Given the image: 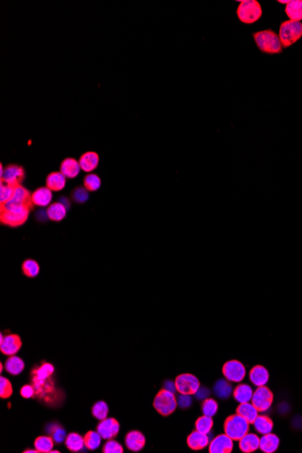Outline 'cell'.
<instances>
[{
	"label": "cell",
	"instance_id": "ba28073f",
	"mask_svg": "<svg viewBox=\"0 0 302 453\" xmlns=\"http://www.w3.org/2000/svg\"><path fill=\"white\" fill-rule=\"evenodd\" d=\"M177 392L183 395H195L200 387V382L191 373H182L176 378Z\"/></svg>",
	"mask_w": 302,
	"mask_h": 453
},
{
	"label": "cell",
	"instance_id": "e575fe53",
	"mask_svg": "<svg viewBox=\"0 0 302 453\" xmlns=\"http://www.w3.org/2000/svg\"><path fill=\"white\" fill-rule=\"evenodd\" d=\"M22 271L28 278H35L40 272V266L36 261L27 259L22 264Z\"/></svg>",
	"mask_w": 302,
	"mask_h": 453
},
{
	"label": "cell",
	"instance_id": "d6a6232c",
	"mask_svg": "<svg viewBox=\"0 0 302 453\" xmlns=\"http://www.w3.org/2000/svg\"><path fill=\"white\" fill-rule=\"evenodd\" d=\"M83 439H84V446L90 450L98 449L102 442L101 434L95 430H89L87 434L83 436Z\"/></svg>",
	"mask_w": 302,
	"mask_h": 453
},
{
	"label": "cell",
	"instance_id": "484cf974",
	"mask_svg": "<svg viewBox=\"0 0 302 453\" xmlns=\"http://www.w3.org/2000/svg\"><path fill=\"white\" fill-rule=\"evenodd\" d=\"M236 413L242 416L249 423H253L259 415V411L253 404L250 403H242L239 404L236 409Z\"/></svg>",
	"mask_w": 302,
	"mask_h": 453
},
{
	"label": "cell",
	"instance_id": "ffe728a7",
	"mask_svg": "<svg viewBox=\"0 0 302 453\" xmlns=\"http://www.w3.org/2000/svg\"><path fill=\"white\" fill-rule=\"evenodd\" d=\"M269 377L270 376L268 370L266 369L265 366L260 365L254 366L250 371V381L257 387L266 385L269 381Z\"/></svg>",
	"mask_w": 302,
	"mask_h": 453
},
{
	"label": "cell",
	"instance_id": "9a60e30c",
	"mask_svg": "<svg viewBox=\"0 0 302 453\" xmlns=\"http://www.w3.org/2000/svg\"><path fill=\"white\" fill-rule=\"evenodd\" d=\"M53 200V191L47 187H42L31 194V201L38 207H48Z\"/></svg>",
	"mask_w": 302,
	"mask_h": 453
},
{
	"label": "cell",
	"instance_id": "603a6c76",
	"mask_svg": "<svg viewBox=\"0 0 302 453\" xmlns=\"http://www.w3.org/2000/svg\"><path fill=\"white\" fill-rule=\"evenodd\" d=\"M67 211L68 209L66 208V206L58 201V202L51 204L47 207L46 213H47L48 219L51 221L61 222L63 221L67 215Z\"/></svg>",
	"mask_w": 302,
	"mask_h": 453
},
{
	"label": "cell",
	"instance_id": "277c9868",
	"mask_svg": "<svg viewBox=\"0 0 302 453\" xmlns=\"http://www.w3.org/2000/svg\"><path fill=\"white\" fill-rule=\"evenodd\" d=\"M279 37L282 47L288 48L302 38V22L285 20L279 25Z\"/></svg>",
	"mask_w": 302,
	"mask_h": 453
},
{
	"label": "cell",
	"instance_id": "cb8c5ba5",
	"mask_svg": "<svg viewBox=\"0 0 302 453\" xmlns=\"http://www.w3.org/2000/svg\"><path fill=\"white\" fill-rule=\"evenodd\" d=\"M279 446V439L276 434H265L261 439H260V447L259 449H261L262 452L265 453H273L275 452L278 449Z\"/></svg>",
	"mask_w": 302,
	"mask_h": 453
},
{
	"label": "cell",
	"instance_id": "5bb4252c",
	"mask_svg": "<svg viewBox=\"0 0 302 453\" xmlns=\"http://www.w3.org/2000/svg\"><path fill=\"white\" fill-rule=\"evenodd\" d=\"M234 448V440L227 434H220L213 439L209 445L210 453H231Z\"/></svg>",
	"mask_w": 302,
	"mask_h": 453
},
{
	"label": "cell",
	"instance_id": "bcb514c9",
	"mask_svg": "<svg viewBox=\"0 0 302 453\" xmlns=\"http://www.w3.org/2000/svg\"><path fill=\"white\" fill-rule=\"evenodd\" d=\"M195 395H196L197 400L204 401L205 399H207L208 396L211 395V391L209 389L206 388L205 386H201L200 385V387L197 390V392Z\"/></svg>",
	"mask_w": 302,
	"mask_h": 453
},
{
	"label": "cell",
	"instance_id": "c3c4849f",
	"mask_svg": "<svg viewBox=\"0 0 302 453\" xmlns=\"http://www.w3.org/2000/svg\"><path fill=\"white\" fill-rule=\"evenodd\" d=\"M164 389H166L167 391H169V392H177V388H176V383L173 381H171V380H167V381L165 382L164 383Z\"/></svg>",
	"mask_w": 302,
	"mask_h": 453
},
{
	"label": "cell",
	"instance_id": "1f68e13d",
	"mask_svg": "<svg viewBox=\"0 0 302 453\" xmlns=\"http://www.w3.org/2000/svg\"><path fill=\"white\" fill-rule=\"evenodd\" d=\"M54 445V440L50 436H39L34 440V448L39 452L50 453Z\"/></svg>",
	"mask_w": 302,
	"mask_h": 453
},
{
	"label": "cell",
	"instance_id": "ac0fdd59",
	"mask_svg": "<svg viewBox=\"0 0 302 453\" xmlns=\"http://www.w3.org/2000/svg\"><path fill=\"white\" fill-rule=\"evenodd\" d=\"M80 167L83 171L91 173L98 168L100 163V156L93 151L83 153L79 160Z\"/></svg>",
	"mask_w": 302,
	"mask_h": 453
},
{
	"label": "cell",
	"instance_id": "4fadbf2b",
	"mask_svg": "<svg viewBox=\"0 0 302 453\" xmlns=\"http://www.w3.org/2000/svg\"><path fill=\"white\" fill-rule=\"evenodd\" d=\"M121 425L117 420L114 418H106L101 421L97 425V431L101 434L102 439L110 440L117 436L120 431Z\"/></svg>",
	"mask_w": 302,
	"mask_h": 453
},
{
	"label": "cell",
	"instance_id": "4316f807",
	"mask_svg": "<svg viewBox=\"0 0 302 453\" xmlns=\"http://www.w3.org/2000/svg\"><path fill=\"white\" fill-rule=\"evenodd\" d=\"M233 395H234V399L237 401L238 403H240V404L249 403L250 401H252V398H253V388L249 385L242 384V385H239L236 386V388L234 390Z\"/></svg>",
	"mask_w": 302,
	"mask_h": 453
},
{
	"label": "cell",
	"instance_id": "5b68a950",
	"mask_svg": "<svg viewBox=\"0 0 302 453\" xmlns=\"http://www.w3.org/2000/svg\"><path fill=\"white\" fill-rule=\"evenodd\" d=\"M236 15L242 23L252 25L261 19L262 15L261 6L256 0H243L236 9Z\"/></svg>",
	"mask_w": 302,
	"mask_h": 453
},
{
	"label": "cell",
	"instance_id": "f5cc1de1",
	"mask_svg": "<svg viewBox=\"0 0 302 453\" xmlns=\"http://www.w3.org/2000/svg\"><path fill=\"white\" fill-rule=\"evenodd\" d=\"M2 370H3V364L1 363V365H0V371L2 372Z\"/></svg>",
	"mask_w": 302,
	"mask_h": 453
},
{
	"label": "cell",
	"instance_id": "60d3db41",
	"mask_svg": "<svg viewBox=\"0 0 302 453\" xmlns=\"http://www.w3.org/2000/svg\"><path fill=\"white\" fill-rule=\"evenodd\" d=\"M217 411H218V404L216 401L212 399V398H207L203 402L202 411L204 415L213 417L216 415Z\"/></svg>",
	"mask_w": 302,
	"mask_h": 453
},
{
	"label": "cell",
	"instance_id": "4dcf8cb0",
	"mask_svg": "<svg viewBox=\"0 0 302 453\" xmlns=\"http://www.w3.org/2000/svg\"><path fill=\"white\" fill-rule=\"evenodd\" d=\"M214 392L220 399H227L233 393V386L227 379H220L215 384Z\"/></svg>",
	"mask_w": 302,
	"mask_h": 453
},
{
	"label": "cell",
	"instance_id": "d4e9b609",
	"mask_svg": "<svg viewBox=\"0 0 302 453\" xmlns=\"http://www.w3.org/2000/svg\"><path fill=\"white\" fill-rule=\"evenodd\" d=\"M285 14L290 20L301 22L302 0H290V2L286 5Z\"/></svg>",
	"mask_w": 302,
	"mask_h": 453
},
{
	"label": "cell",
	"instance_id": "6da1fadb",
	"mask_svg": "<svg viewBox=\"0 0 302 453\" xmlns=\"http://www.w3.org/2000/svg\"><path fill=\"white\" fill-rule=\"evenodd\" d=\"M34 205H23L16 203H6L0 206V222L9 227H19L28 220Z\"/></svg>",
	"mask_w": 302,
	"mask_h": 453
},
{
	"label": "cell",
	"instance_id": "f6af8a7d",
	"mask_svg": "<svg viewBox=\"0 0 302 453\" xmlns=\"http://www.w3.org/2000/svg\"><path fill=\"white\" fill-rule=\"evenodd\" d=\"M193 399L191 398L190 395H183L179 393V396L177 397V402L178 405L182 409H187L191 406L192 404Z\"/></svg>",
	"mask_w": 302,
	"mask_h": 453
},
{
	"label": "cell",
	"instance_id": "44dd1931",
	"mask_svg": "<svg viewBox=\"0 0 302 453\" xmlns=\"http://www.w3.org/2000/svg\"><path fill=\"white\" fill-rule=\"evenodd\" d=\"M260 447V438L255 434H247L239 441V448L242 452L252 453Z\"/></svg>",
	"mask_w": 302,
	"mask_h": 453
},
{
	"label": "cell",
	"instance_id": "52a82bcc",
	"mask_svg": "<svg viewBox=\"0 0 302 453\" xmlns=\"http://www.w3.org/2000/svg\"><path fill=\"white\" fill-rule=\"evenodd\" d=\"M153 406L156 411L162 416H168L172 415L178 406L177 397L175 396L174 392H169L166 389L163 388L160 390L158 395L156 396Z\"/></svg>",
	"mask_w": 302,
	"mask_h": 453
},
{
	"label": "cell",
	"instance_id": "8fae6325",
	"mask_svg": "<svg viewBox=\"0 0 302 453\" xmlns=\"http://www.w3.org/2000/svg\"><path fill=\"white\" fill-rule=\"evenodd\" d=\"M223 373L229 382H242L246 375V369L242 363L237 360H231L223 365Z\"/></svg>",
	"mask_w": 302,
	"mask_h": 453
},
{
	"label": "cell",
	"instance_id": "30bf717a",
	"mask_svg": "<svg viewBox=\"0 0 302 453\" xmlns=\"http://www.w3.org/2000/svg\"><path fill=\"white\" fill-rule=\"evenodd\" d=\"M26 172L23 167L19 165H8L5 168L3 175H1V182L8 184L13 187H18L23 182Z\"/></svg>",
	"mask_w": 302,
	"mask_h": 453
},
{
	"label": "cell",
	"instance_id": "2e32d148",
	"mask_svg": "<svg viewBox=\"0 0 302 453\" xmlns=\"http://www.w3.org/2000/svg\"><path fill=\"white\" fill-rule=\"evenodd\" d=\"M125 444L130 451L138 452L143 449L146 444V439L139 430H131L125 437Z\"/></svg>",
	"mask_w": 302,
	"mask_h": 453
},
{
	"label": "cell",
	"instance_id": "e0dca14e",
	"mask_svg": "<svg viewBox=\"0 0 302 453\" xmlns=\"http://www.w3.org/2000/svg\"><path fill=\"white\" fill-rule=\"evenodd\" d=\"M209 437L207 434H203L198 430H193L186 439V443L193 450H200L207 447L209 444Z\"/></svg>",
	"mask_w": 302,
	"mask_h": 453
},
{
	"label": "cell",
	"instance_id": "f1b7e54d",
	"mask_svg": "<svg viewBox=\"0 0 302 453\" xmlns=\"http://www.w3.org/2000/svg\"><path fill=\"white\" fill-rule=\"evenodd\" d=\"M5 368L12 376H17L25 369V363L21 358L16 356H10L5 364Z\"/></svg>",
	"mask_w": 302,
	"mask_h": 453
},
{
	"label": "cell",
	"instance_id": "7bdbcfd3",
	"mask_svg": "<svg viewBox=\"0 0 302 453\" xmlns=\"http://www.w3.org/2000/svg\"><path fill=\"white\" fill-rule=\"evenodd\" d=\"M13 395V386L8 378L0 377V397L3 399L9 398Z\"/></svg>",
	"mask_w": 302,
	"mask_h": 453
},
{
	"label": "cell",
	"instance_id": "ee69618b",
	"mask_svg": "<svg viewBox=\"0 0 302 453\" xmlns=\"http://www.w3.org/2000/svg\"><path fill=\"white\" fill-rule=\"evenodd\" d=\"M102 452L103 453H123L124 449L123 447L120 444L119 442L114 441L112 439L109 440L106 442L103 448H102Z\"/></svg>",
	"mask_w": 302,
	"mask_h": 453
},
{
	"label": "cell",
	"instance_id": "f907efd6",
	"mask_svg": "<svg viewBox=\"0 0 302 453\" xmlns=\"http://www.w3.org/2000/svg\"><path fill=\"white\" fill-rule=\"evenodd\" d=\"M23 452L24 453H38V452H39V451H38L37 449H26V450H24Z\"/></svg>",
	"mask_w": 302,
	"mask_h": 453
},
{
	"label": "cell",
	"instance_id": "f35d334b",
	"mask_svg": "<svg viewBox=\"0 0 302 453\" xmlns=\"http://www.w3.org/2000/svg\"><path fill=\"white\" fill-rule=\"evenodd\" d=\"M213 425H214V421L212 419V417L204 415V416H201L197 420L196 430L203 434H208L211 431Z\"/></svg>",
	"mask_w": 302,
	"mask_h": 453
},
{
	"label": "cell",
	"instance_id": "74e56055",
	"mask_svg": "<svg viewBox=\"0 0 302 453\" xmlns=\"http://www.w3.org/2000/svg\"><path fill=\"white\" fill-rule=\"evenodd\" d=\"M53 372L54 367L52 364L43 362L40 366H34L31 371V375L39 377H49L53 376Z\"/></svg>",
	"mask_w": 302,
	"mask_h": 453
},
{
	"label": "cell",
	"instance_id": "83f0119b",
	"mask_svg": "<svg viewBox=\"0 0 302 453\" xmlns=\"http://www.w3.org/2000/svg\"><path fill=\"white\" fill-rule=\"evenodd\" d=\"M253 425L255 430L262 435L271 434L274 426L272 420L266 415H258L255 421L253 422Z\"/></svg>",
	"mask_w": 302,
	"mask_h": 453
},
{
	"label": "cell",
	"instance_id": "7c38bea8",
	"mask_svg": "<svg viewBox=\"0 0 302 453\" xmlns=\"http://www.w3.org/2000/svg\"><path fill=\"white\" fill-rule=\"evenodd\" d=\"M22 347L21 338L16 334L4 336L3 339L0 340V351L6 356H14L16 354Z\"/></svg>",
	"mask_w": 302,
	"mask_h": 453
},
{
	"label": "cell",
	"instance_id": "3957f363",
	"mask_svg": "<svg viewBox=\"0 0 302 453\" xmlns=\"http://www.w3.org/2000/svg\"><path fill=\"white\" fill-rule=\"evenodd\" d=\"M31 385L34 387L35 398L48 404L57 400L59 393L52 377H39L31 375Z\"/></svg>",
	"mask_w": 302,
	"mask_h": 453
},
{
	"label": "cell",
	"instance_id": "b9f144b4",
	"mask_svg": "<svg viewBox=\"0 0 302 453\" xmlns=\"http://www.w3.org/2000/svg\"><path fill=\"white\" fill-rule=\"evenodd\" d=\"M71 196L74 202L84 204L89 200V191L84 187H76L72 191Z\"/></svg>",
	"mask_w": 302,
	"mask_h": 453
},
{
	"label": "cell",
	"instance_id": "ab89813d",
	"mask_svg": "<svg viewBox=\"0 0 302 453\" xmlns=\"http://www.w3.org/2000/svg\"><path fill=\"white\" fill-rule=\"evenodd\" d=\"M15 187L1 182L0 186V204L4 205L11 200L15 194Z\"/></svg>",
	"mask_w": 302,
	"mask_h": 453
},
{
	"label": "cell",
	"instance_id": "7402d4cb",
	"mask_svg": "<svg viewBox=\"0 0 302 453\" xmlns=\"http://www.w3.org/2000/svg\"><path fill=\"white\" fill-rule=\"evenodd\" d=\"M46 184L50 190L60 192L66 186V178L61 171L52 172L47 175Z\"/></svg>",
	"mask_w": 302,
	"mask_h": 453
},
{
	"label": "cell",
	"instance_id": "f546056e",
	"mask_svg": "<svg viewBox=\"0 0 302 453\" xmlns=\"http://www.w3.org/2000/svg\"><path fill=\"white\" fill-rule=\"evenodd\" d=\"M65 445L70 451L78 452L84 447V439L79 434L72 432L66 436Z\"/></svg>",
	"mask_w": 302,
	"mask_h": 453
},
{
	"label": "cell",
	"instance_id": "d6986e66",
	"mask_svg": "<svg viewBox=\"0 0 302 453\" xmlns=\"http://www.w3.org/2000/svg\"><path fill=\"white\" fill-rule=\"evenodd\" d=\"M81 170L79 161L72 157L65 159L60 165V171L65 175L66 179H76Z\"/></svg>",
	"mask_w": 302,
	"mask_h": 453
},
{
	"label": "cell",
	"instance_id": "8d00e7d4",
	"mask_svg": "<svg viewBox=\"0 0 302 453\" xmlns=\"http://www.w3.org/2000/svg\"><path fill=\"white\" fill-rule=\"evenodd\" d=\"M91 413L99 421L106 419L109 415V406L104 401H99L91 407Z\"/></svg>",
	"mask_w": 302,
	"mask_h": 453
},
{
	"label": "cell",
	"instance_id": "836d02e7",
	"mask_svg": "<svg viewBox=\"0 0 302 453\" xmlns=\"http://www.w3.org/2000/svg\"><path fill=\"white\" fill-rule=\"evenodd\" d=\"M46 432L51 434L54 442L56 443H62L64 439H66V432L63 427L57 423H49L46 426Z\"/></svg>",
	"mask_w": 302,
	"mask_h": 453
},
{
	"label": "cell",
	"instance_id": "816d5d0a",
	"mask_svg": "<svg viewBox=\"0 0 302 453\" xmlns=\"http://www.w3.org/2000/svg\"><path fill=\"white\" fill-rule=\"evenodd\" d=\"M289 2H290V0H288V1H280V0H279V1H278V3H280V4H285V5H287L288 3H289Z\"/></svg>",
	"mask_w": 302,
	"mask_h": 453
},
{
	"label": "cell",
	"instance_id": "d590c367",
	"mask_svg": "<svg viewBox=\"0 0 302 453\" xmlns=\"http://www.w3.org/2000/svg\"><path fill=\"white\" fill-rule=\"evenodd\" d=\"M83 187L89 192H95L102 187V179L98 175L90 173L83 179Z\"/></svg>",
	"mask_w": 302,
	"mask_h": 453
},
{
	"label": "cell",
	"instance_id": "7dc6e473",
	"mask_svg": "<svg viewBox=\"0 0 302 453\" xmlns=\"http://www.w3.org/2000/svg\"><path fill=\"white\" fill-rule=\"evenodd\" d=\"M20 395L24 398H32L34 396V389L32 385H24L20 390Z\"/></svg>",
	"mask_w": 302,
	"mask_h": 453
},
{
	"label": "cell",
	"instance_id": "9c48e42d",
	"mask_svg": "<svg viewBox=\"0 0 302 453\" xmlns=\"http://www.w3.org/2000/svg\"><path fill=\"white\" fill-rule=\"evenodd\" d=\"M273 402V393L267 386H259L255 392H253L252 404L255 406L258 411L263 412L268 411Z\"/></svg>",
	"mask_w": 302,
	"mask_h": 453
},
{
	"label": "cell",
	"instance_id": "7a4b0ae2",
	"mask_svg": "<svg viewBox=\"0 0 302 453\" xmlns=\"http://www.w3.org/2000/svg\"><path fill=\"white\" fill-rule=\"evenodd\" d=\"M257 48L266 54H279L284 52V47L279 40V34L272 29L257 31L252 34Z\"/></svg>",
	"mask_w": 302,
	"mask_h": 453
},
{
	"label": "cell",
	"instance_id": "8992f818",
	"mask_svg": "<svg viewBox=\"0 0 302 453\" xmlns=\"http://www.w3.org/2000/svg\"><path fill=\"white\" fill-rule=\"evenodd\" d=\"M250 423L241 415H230L224 422V434L232 440L240 441L248 434Z\"/></svg>",
	"mask_w": 302,
	"mask_h": 453
},
{
	"label": "cell",
	"instance_id": "681fc988",
	"mask_svg": "<svg viewBox=\"0 0 302 453\" xmlns=\"http://www.w3.org/2000/svg\"><path fill=\"white\" fill-rule=\"evenodd\" d=\"M59 202L62 203V204H64V206H66V208L69 209L70 208V206H71V201H70V199L69 198H66V196H62L59 199Z\"/></svg>",
	"mask_w": 302,
	"mask_h": 453
}]
</instances>
